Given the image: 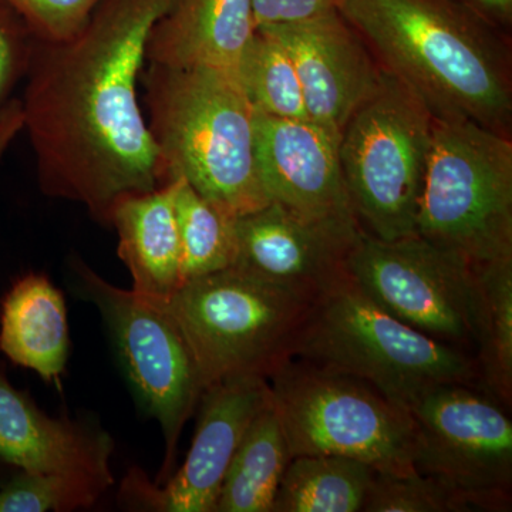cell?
Listing matches in <instances>:
<instances>
[{
    "mask_svg": "<svg viewBox=\"0 0 512 512\" xmlns=\"http://www.w3.org/2000/svg\"><path fill=\"white\" fill-rule=\"evenodd\" d=\"M175 0H101L66 42L36 40L20 97L37 181L109 225L114 202L167 183L138 101L148 36Z\"/></svg>",
    "mask_w": 512,
    "mask_h": 512,
    "instance_id": "cell-1",
    "label": "cell"
},
{
    "mask_svg": "<svg viewBox=\"0 0 512 512\" xmlns=\"http://www.w3.org/2000/svg\"><path fill=\"white\" fill-rule=\"evenodd\" d=\"M340 13L434 119L510 137V56L500 29L457 0H346Z\"/></svg>",
    "mask_w": 512,
    "mask_h": 512,
    "instance_id": "cell-2",
    "label": "cell"
},
{
    "mask_svg": "<svg viewBox=\"0 0 512 512\" xmlns=\"http://www.w3.org/2000/svg\"><path fill=\"white\" fill-rule=\"evenodd\" d=\"M140 82L168 180L185 178L232 218L271 202L256 163V110L235 74L148 63Z\"/></svg>",
    "mask_w": 512,
    "mask_h": 512,
    "instance_id": "cell-3",
    "label": "cell"
},
{
    "mask_svg": "<svg viewBox=\"0 0 512 512\" xmlns=\"http://www.w3.org/2000/svg\"><path fill=\"white\" fill-rule=\"evenodd\" d=\"M289 357L369 384L409 413L440 384L480 386L471 353L404 325L370 299L348 272L316 296Z\"/></svg>",
    "mask_w": 512,
    "mask_h": 512,
    "instance_id": "cell-4",
    "label": "cell"
},
{
    "mask_svg": "<svg viewBox=\"0 0 512 512\" xmlns=\"http://www.w3.org/2000/svg\"><path fill=\"white\" fill-rule=\"evenodd\" d=\"M416 234L471 266L512 258V141L434 119Z\"/></svg>",
    "mask_w": 512,
    "mask_h": 512,
    "instance_id": "cell-5",
    "label": "cell"
},
{
    "mask_svg": "<svg viewBox=\"0 0 512 512\" xmlns=\"http://www.w3.org/2000/svg\"><path fill=\"white\" fill-rule=\"evenodd\" d=\"M158 303L187 343L204 390L228 377L268 379L289 359L312 299L224 269L184 282Z\"/></svg>",
    "mask_w": 512,
    "mask_h": 512,
    "instance_id": "cell-6",
    "label": "cell"
},
{
    "mask_svg": "<svg viewBox=\"0 0 512 512\" xmlns=\"http://www.w3.org/2000/svg\"><path fill=\"white\" fill-rule=\"evenodd\" d=\"M434 116L404 84L382 82L339 140L340 167L357 224L393 241L416 234Z\"/></svg>",
    "mask_w": 512,
    "mask_h": 512,
    "instance_id": "cell-7",
    "label": "cell"
},
{
    "mask_svg": "<svg viewBox=\"0 0 512 512\" xmlns=\"http://www.w3.org/2000/svg\"><path fill=\"white\" fill-rule=\"evenodd\" d=\"M268 380L291 457H348L394 476L417 471L412 416L369 384L295 357Z\"/></svg>",
    "mask_w": 512,
    "mask_h": 512,
    "instance_id": "cell-8",
    "label": "cell"
},
{
    "mask_svg": "<svg viewBox=\"0 0 512 512\" xmlns=\"http://www.w3.org/2000/svg\"><path fill=\"white\" fill-rule=\"evenodd\" d=\"M73 271L77 289L99 309L134 392L160 424L165 457L156 484L164 483L181 431L204 392L190 349L158 303L117 288L79 259Z\"/></svg>",
    "mask_w": 512,
    "mask_h": 512,
    "instance_id": "cell-9",
    "label": "cell"
},
{
    "mask_svg": "<svg viewBox=\"0 0 512 512\" xmlns=\"http://www.w3.org/2000/svg\"><path fill=\"white\" fill-rule=\"evenodd\" d=\"M346 272L404 325L430 338L476 350L474 269L420 235L384 241L360 231Z\"/></svg>",
    "mask_w": 512,
    "mask_h": 512,
    "instance_id": "cell-10",
    "label": "cell"
},
{
    "mask_svg": "<svg viewBox=\"0 0 512 512\" xmlns=\"http://www.w3.org/2000/svg\"><path fill=\"white\" fill-rule=\"evenodd\" d=\"M414 467L466 495L476 511H507L512 484V423L483 389L440 384L410 409Z\"/></svg>",
    "mask_w": 512,
    "mask_h": 512,
    "instance_id": "cell-11",
    "label": "cell"
},
{
    "mask_svg": "<svg viewBox=\"0 0 512 512\" xmlns=\"http://www.w3.org/2000/svg\"><path fill=\"white\" fill-rule=\"evenodd\" d=\"M272 402L262 376L228 377L201 394L197 429L185 463L163 484L131 470L121 498L131 510L215 512L222 481L252 421Z\"/></svg>",
    "mask_w": 512,
    "mask_h": 512,
    "instance_id": "cell-12",
    "label": "cell"
},
{
    "mask_svg": "<svg viewBox=\"0 0 512 512\" xmlns=\"http://www.w3.org/2000/svg\"><path fill=\"white\" fill-rule=\"evenodd\" d=\"M231 268L315 301L346 274L360 225L355 220H313L278 202L235 218Z\"/></svg>",
    "mask_w": 512,
    "mask_h": 512,
    "instance_id": "cell-13",
    "label": "cell"
},
{
    "mask_svg": "<svg viewBox=\"0 0 512 512\" xmlns=\"http://www.w3.org/2000/svg\"><path fill=\"white\" fill-rule=\"evenodd\" d=\"M256 29L291 56L309 120L340 140L350 117L382 82L383 70L365 40L340 12Z\"/></svg>",
    "mask_w": 512,
    "mask_h": 512,
    "instance_id": "cell-14",
    "label": "cell"
},
{
    "mask_svg": "<svg viewBox=\"0 0 512 512\" xmlns=\"http://www.w3.org/2000/svg\"><path fill=\"white\" fill-rule=\"evenodd\" d=\"M255 154L269 201L313 220H355L340 167L339 138L312 120L256 111Z\"/></svg>",
    "mask_w": 512,
    "mask_h": 512,
    "instance_id": "cell-15",
    "label": "cell"
},
{
    "mask_svg": "<svg viewBox=\"0 0 512 512\" xmlns=\"http://www.w3.org/2000/svg\"><path fill=\"white\" fill-rule=\"evenodd\" d=\"M114 443L82 421L53 419L0 373V458L28 473L59 474L109 488Z\"/></svg>",
    "mask_w": 512,
    "mask_h": 512,
    "instance_id": "cell-16",
    "label": "cell"
},
{
    "mask_svg": "<svg viewBox=\"0 0 512 512\" xmlns=\"http://www.w3.org/2000/svg\"><path fill=\"white\" fill-rule=\"evenodd\" d=\"M255 30L252 0H175L151 29L146 63L237 76Z\"/></svg>",
    "mask_w": 512,
    "mask_h": 512,
    "instance_id": "cell-17",
    "label": "cell"
},
{
    "mask_svg": "<svg viewBox=\"0 0 512 512\" xmlns=\"http://www.w3.org/2000/svg\"><path fill=\"white\" fill-rule=\"evenodd\" d=\"M181 180L175 177L156 190L124 195L111 207L117 252L133 278V292L148 301H165L183 285L175 214Z\"/></svg>",
    "mask_w": 512,
    "mask_h": 512,
    "instance_id": "cell-18",
    "label": "cell"
},
{
    "mask_svg": "<svg viewBox=\"0 0 512 512\" xmlns=\"http://www.w3.org/2000/svg\"><path fill=\"white\" fill-rule=\"evenodd\" d=\"M69 326L62 292L46 276L29 274L13 284L0 315V352L56 382L69 357Z\"/></svg>",
    "mask_w": 512,
    "mask_h": 512,
    "instance_id": "cell-19",
    "label": "cell"
},
{
    "mask_svg": "<svg viewBox=\"0 0 512 512\" xmlns=\"http://www.w3.org/2000/svg\"><path fill=\"white\" fill-rule=\"evenodd\" d=\"M291 458L281 421L271 402L252 421L232 457L215 512H272Z\"/></svg>",
    "mask_w": 512,
    "mask_h": 512,
    "instance_id": "cell-20",
    "label": "cell"
},
{
    "mask_svg": "<svg viewBox=\"0 0 512 512\" xmlns=\"http://www.w3.org/2000/svg\"><path fill=\"white\" fill-rule=\"evenodd\" d=\"M478 383L498 403L512 400V258L473 266Z\"/></svg>",
    "mask_w": 512,
    "mask_h": 512,
    "instance_id": "cell-21",
    "label": "cell"
},
{
    "mask_svg": "<svg viewBox=\"0 0 512 512\" xmlns=\"http://www.w3.org/2000/svg\"><path fill=\"white\" fill-rule=\"evenodd\" d=\"M376 471L362 461L303 454L289 461L272 512L363 510Z\"/></svg>",
    "mask_w": 512,
    "mask_h": 512,
    "instance_id": "cell-22",
    "label": "cell"
},
{
    "mask_svg": "<svg viewBox=\"0 0 512 512\" xmlns=\"http://www.w3.org/2000/svg\"><path fill=\"white\" fill-rule=\"evenodd\" d=\"M184 282L224 271L234 265L235 218L218 210L181 180L175 197Z\"/></svg>",
    "mask_w": 512,
    "mask_h": 512,
    "instance_id": "cell-23",
    "label": "cell"
},
{
    "mask_svg": "<svg viewBox=\"0 0 512 512\" xmlns=\"http://www.w3.org/2000/svg\"><path fill=\"white\" fill-rule=\"evenodd\" d=\"M237 77L256 111L279 119L309 120L291 56L264 30H255L239 62Z\"/></svg>",
    "mask_w": 512,
    "mask_h": 512,
    "instance_id": "cell-24",
    "label": "cell"
},
{
    "mask_svg": "<svg viewBox=\"0 0 512 512\" xmlns=\"http://www.w3.org/2000/svg\"><path fill=\"white\" fill-rule=\"evenodd\" d=\"M106 488L59 474L22 473L0 487V512H64L92 507Z\"/></svg>",
    "mask_w": 512,
    "mask_h": 512,
    "instance_id": "cell-25",
    "label": "cell"
},
{
    "mask_svg": "<svg viewBox=\"0 0 512 512\" xmlns=\"http://www.w3.org/2000/svg\"><path fill=\"white\" fill-rule=\"evenodd\" d=\"M366 512L476 511L466 495L436 478L414 471L406 476L375 474L363 510Z\"/></svg>",
    "mask_w": 512,
    "mask_h": 512,
    "instance_id": "cell-26",
    "label": "cell"
},
{
    "mask_svg": "<svg viewBox=\"0 0 512 512\" xmlns=\"http://www.w3.org/2000/svg\"><path fill=\"white\" fill-rule=\"evenodd\" d=\"M39 42L60 43L84 28L101 0H3Z\"/></svg>",
    "mask_w": 512,
    "mask_h": 512,
    "instance_id": "cell-27",
    "label": "cell"
},
{
    "mask_svg": "<svg viewBox=\"0 0 512 512\" xmlns=\"http://www.w3.org/2000/svg\"><path fill=\"white\" fill-rule=\"evenodd\" d=\"M36 40L18 13L0 0V110L25 80Z\"/></svg>",
    "mask_w": 512,
    "mask_h": 512,
    "instance_id": "cell-28",
    "label": "cell"
},
{
    "mask_svg": "<svg viewBox=\"0 0 512 512\" xmlns=\"http://www.w3.org/2000/svg\"><path fill=\"white\" fill-rule=\"evenodd\" d=\"M346 0H252L255 28L340 12Z\"/></svg>",
    "mask_w": 512,
    "mask_h": 512,
    "instance_id": "cell-29",
    "label": "cell"
},
{
    "mask_svg": "<svg viewBox=\"0 0 512 512\" xmlns=\"http://www.w3.org/2000/svg\"><path fill=\"white\" fill-rule=\"evenodd\" d=\"M481 16L495 28H510L512 23V0H457Z\"/></svg>",
    "mask_w": 512,
    "mask_h": 512,
    "instance_id": "cell-30",
    "label": "cell"
},
{
    "mask_svg": "<svg viewBox=\"0 0 512 512\" xmlns=\"http://www.w3.org/2000/svg\"><path fill=\"white\" fill-rule=\"evenodd\" d=\"M23 131L22 103L18 97L12 100L0 110V163L5 157L10 144L15 141Z\"/></svg>",
    "mask_w": 512,
    "mask_h": 512,
    "instance_id": "cell-31",
    "label": "cell"
}]
</instances>
